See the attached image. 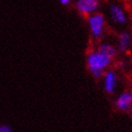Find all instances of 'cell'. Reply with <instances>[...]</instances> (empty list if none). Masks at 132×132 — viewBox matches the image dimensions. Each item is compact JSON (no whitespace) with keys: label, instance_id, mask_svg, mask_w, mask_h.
<instances>
[{"label":"cell","instance_id":"obj_6","mask_svg":"<svg viewBox=\"0 0 132 132\" xmlns=\"http://www.w3.org/2000/svg\"><path fill=\"white\" fill-rule=\"evenodd\" d=\"M132 105V90L125 89L117 95L114 101V106L119 112H129Z\"/></svg>","mask_w":132,"mask_h":132},{"label":"cell","instance_id":"obj_9","mask_svg":"<svg viewBox=\"0 0 132 132\" xmlns=\"http://www.w3.org/2000/svg\"><path fill=\"white\" fill-rule=\"evenodd\" d=\"M0 132H13L9 125H0Z\"/></svg>","mask_w":132,"mask_h":132},{"label":"cell","instance_id":"obj_3","mask_svg":"<svg viewBox=\"0 0 132 132\" xmlns=\"http://www.w3.org/2000/svg\"><path fill=\"white\" fill-rule=\"evenodd\" d=\"M108 13L109 17L112 21V23H114L117 26H125L128 24V14L127 11L125 10V8L116 1L110 2L108 6Z\"/></svg>","mask_w":132,"mask_h":132},{"label":"cell","instance_id":"obj_8","mask_svg":"<svg viewBox=\"0 0 132 132\" xmlns=\"http://www.w3.org/2000/svg\"><path fill=\"white\" fill-rule=\"evenodd\" d=\"M97 48L99 51H101L102 53H104V54L109 55L110 57L114 58V59L118 55V51H117L116 45L113 44L112 42H109V41H101L99 43V45L97 46Z\"/></svg>","mask_w":132,"mask_h":132},{"label":"cell","instance_id":"obj_7","mask_svg":"<svg viewBox=\"0 0 132 132\" xmlns=\"http://www.w3.org/2000/svg\"><path fill=\"white\" fill-rule=\"evenodd\" d=\"M116 47L118 53H127L132 46V35L129 31L123 30L120 31L117 36L116 40Z\"/></svg>","mask_w":132,"mask_h":132},{"label":"cell","instance_id":"obj_12","mask_svg":"<svg viewBox=\"0 0 132 132\" xmlns=\"http://www.w3.org/2000/svg\"><path fill=\"white\" fill-rule=\"evenodd\" d=\"M128 113H129V116H130V118L132 119V105H131V108H130V110H129V112H128Z\"/></svg>","mask_w":132,"mask_h":132},{"label":"cell","instance_id":"obj_5","mask_svg":"<svg viewBox=\"0 0 132 132\" xmlns=\"http://www.w3.org/2000/svg\"><path fill=\"white\" fill-rule=\"evenodd\" d=\"M101 80L103 90L108 95H114L118 88V83H119V76L117 72L113 69H109L104 72Z\"/></svg>","mask_w":132,"mask_h":132},{"label":"cell","instance_id":"obj_11","mask_svg":"<svg viewBox=\"0 0 132 132\" xmlns=\"http://www.w3.org/2000/svg\"><path fill=\"white\" fill-rule=\"evenodd\" d=\"M127 61H125V60H119L118 61V63H117V65H118V68H120V69H122L123 67H126V63Z\"/></svg>","mask_w":132,"mask_h":132},{"label":"cell","instance_id":"obj_4","mask_svg":"<svg viewBox=\"0 0 132 132\" xmlns=\"http://www.w3.org/2000/svg\"><path fill=\"white\" fill-rule=\"evenodd\" d=\"M101 0H74V8L78 14L88 17L99 12Z\"/></svg>","mask_w":132,"mask_h":132},{"label":"cell","instance_id":"obj_2","mask_svg":"<svg viewBox=\"0 0 132 132\" xmlns=\"http://www.w3.org/2000/svg\"><path fill=\"white\" fill-rule=\"evenodd\" d=\"M89 34L96 41H101L106 34V17L103 13L97 12L87 17Z\"/></svg>","mask_w":132,"mask_h":132},{"label":"cell","instance_id":"obj_1","mask_svg":"<svg viewBox=\"0 0 132 132\" xmlns=\"http://www.w3.org/2000/svg\"><path fill=\"white\" fill-rule=\"evenodd\" d=\"M113 61L114 58L104 54L97 47L90 50L86 55V67L95 78H101L104 72L111 68Z\"/></svg>","mask_w":132,"mask_h":132},{"label":"cell","instance_id":"obj_10","mask_svg":"<svg viewBox=\"0 0 132 132\" xmlns=\"http://www.w3.org/2000/svg\"><path fill=\"white\" fill-rule=\"evenodd\" d=\"M59 2H60V4H62V5H69L73 0H58Z\"/></svg>","mask_w":132,"mask_h":132}]
</instances>
